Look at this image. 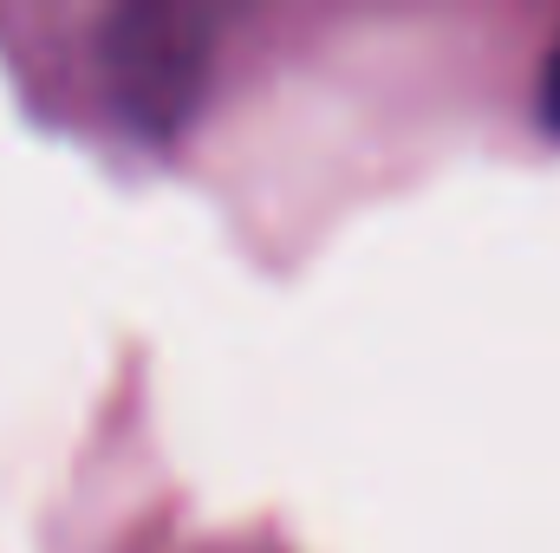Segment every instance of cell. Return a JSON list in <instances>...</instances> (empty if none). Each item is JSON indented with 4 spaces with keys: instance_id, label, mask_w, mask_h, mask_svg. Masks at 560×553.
Masks as SVG:
<instances>
[{
    "instance_id": "1",
    "label": "cell",
    "mask_w": 560,
    "mask_h": 553,
    "mask_svg": "<svg viewBox=\"0 0 560 553\" xmlns=\"http://www.w3.org/2000/svg\"><path fill=\"white\" fill-rule=\"evenodd\" d=\"M209 79V20L196 7L143 0L105 20V85L143 138H170Z\"/></svg>"
},
{
    "instance_id": "2",
    "label": "cell",
    "mask_w": 560,
    "mask_h": 553,
    "mask_svg": "<svg viewBox=\"0 0 560 553\" xmlns=\"http://www.w3.org/2000/svg\"><path fill=\"white\" fill-rule=\"evenodd\" d=\"M541 118L560 138V39H555V52H548V72H541Z\"/></svg>"
}]
</instances>
